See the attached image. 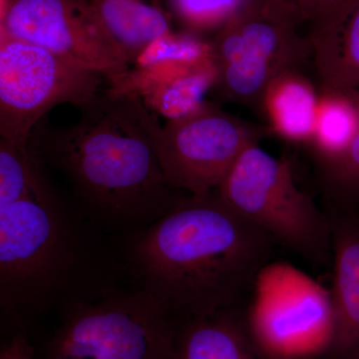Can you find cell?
<instances>
[{
    "mask_svg": "<svg viewBox=\"0 0 359 359\" xmlns=\"http://www.w3.org/2000/svg\"><path fill=\"white\" fill-rule=\"evenodd\" d=\"M0 29L102 74L108 82L131 66L89 0H1Z\"/></svg>",
    "mask_w": 359,
    "mask_h": 359,
    "instance_id": "cell-10",
    "label": "cell"
},
{
    "mask_svg": "<svg viewBox=\"0 0 359 359\" xmlns=\"http://www.w3.org/2000/svg\"><path fill=\"white\" fill-rule=\"evenodd\" d=\"M358 4L359 0H299V20L314 39L341 25Z\"/></svg>",
    "mask_w": 359,
    "mask_h": 359,
    "instance_id": "cell-21",
    "label": "cell"
},
{
    "mask_svg": "<svg viewBox=\"0 0 359 359\" xmlns=\"http://www.w3.org/2000/svg\"><path fill=\"white\" fill-rule=\"evenodd\" d=\"M299 23L294 14L245 1L210 42L221 96L262 112L271 82L313 58Z\"/></svg>",
    "mask_w": 359,
    "mask_h": 359,
    "instance_id": "cell-7",
    "label": "cell"
},
{
    "mask_svg": "<svg viewBox=\"0 0 359 359\" xmlns=\"http://www.w3.org/2000/svg\"><path fill=\"white\" fill-rule=\"evenodd\" d=\"M217 76L212 57L199 62L161 60L130 68L109 85L141 97L153 112L170 120L202 106L208 90L216 86Z\"/></svg>",
    "mask_w": 359,
    "mask_h": 359,
    "instance_id": "cell-11",
    "label": "cell"
},
{
    "mask_svg": "<svg viewBox=\"0 0 359 359\" xmlns=\"http://www.w3.org/2000/svg\"><path fill=\"white\" fill-rule=\"evenodd\" d=\"M275 245L214 191L189 195L120 250L132 289L181 320L238 309Z\"/></svg>",
    "mask_w": 359,
    "mask_h": 359,
    "instance_id": "cell-2",
    "label": "cell"
},
{
    "mask_svg": "<svg viewBox=\"0 0 359 359\" xmlns=\"http://www.w3.org/2000/svg\"><path fill=\"white\" fill-rule=\"evenodd\" d=\"M311 41L323 87L358 90L359 4L341 25Z\"/></svg>",
    "mask_w": 359,
    "mask_h": 359,
    "instance_id": "cell-16",
    "label": "cell"
},
{
    "mask_svg": "<svg viewBox=\"0 0 359 359\" xmlns=\"http://www.w3.org/2000/svg\"><path fill=\"white\" fill-rule=\"evenodd\" d=\"M266 130L204 103L198 109L168 120L156 140L168 183L190 196L214 192L245 149Z\"/></svg>",
    "mask_w": 359,
    "mask_h": 359,
    "instance_id": "cell-9",
    "label": "cell"
},
{
    "mask_svg": "<svg viewBox=\"0 0 359 359\" xmlns=\"http://www.w3.org/2000/svg\"><path fill=\"white\" fill-rule=\"evenodd\" d=\"M173 359H268L250 339L238 309L177 320Z\"/></svg>",
    "mask_w": 359,
    "mask_h": 359,
    "instance_id": "cell-13",
    "label": "cell"
},
{
    "mask_svg": "<svg viewBox=\"0 0 359 359\" xmlns=\"http://www.w3.org/2000/svg\"><path fill=\"white\" fill-rule=\"evenodd\" d=\"M130 65L153 42L174 32L161 0H89Z\"/></svg>",
    "mask_w": 359,
    "mask_h": 359,
    "instance_id": "cell-15",
    "label": "cell"
},
{
    "mask_svg": "<svg viewBox=\"0 0 359 359\" xmlns=\"http://www.w3.org/2000/svg\"><path fill=\"white\" fill-rule=\"evenodd\" d=\"M102 74L1 32L0 138L27 148L33 129L59 104L80 107L102 91Z\"/></svg>",
    "mask_w": 359,
    "mask_h": 359,
    "instance_id": "cell-8",
    "label": "cell"
},
{
    "mask_svg": "<svg viewBox=\"0 0 359 359\" xmlns=\"http://www.w3.org/2000/svg\"><path fill=\"white\" fill-rule=\"evenodd\" d=\"M219 198L241 217L316 266L332 264V221L299 189L292 167L254 144L223 183Z\"/></svg>",
    "mask_w": 359,
    "mask_h": 359,
    "instance_id": "cell-5",
    "label": "cell"
},
{
    "mask_svg": "<svg viewBox=\"0 0 359 359\" xmlns=\"http://www.w3.org/2000/svg\"><path fill=\"white\" fill-rule=\"evenodd\" d=\"M59 311L39 359H173L176 320L141 290H117Z\"/></svg>",
    "mask_w": 359,
    "mask_h": 359,
    "instance_id": "cell-4",
    "label": "cell"
},
{
    "mask_svg": "<svg viewBox=\"0 0 359 359\" xmlns=\"http://www.w3.org/2000/svg\"><path fill=\"white\" fill-rule=\"evenodd\" d=\"M42 173L43 167L29 148L0 138V207L25 197Z\"/></svg>",
    "mask_w": 359,
    "mask_h": 359,
    "instance_id": "cell-19",
    "label": "cell"
},
{
    "mask_svg": "<svg viewBox=\"0 0 359 359\" xmlns=\"http://www.w3.org/2000/svg\"><path fill=\"white\" fill-rule=\"evenodd\" d=\"M78 110L63 128L43 118L28 148L62 177L72 204L98 230L121 242L185 199L163 173L156 147L162 126L141 97L109 85Z\"/></svg>",
    "mask_w": 359,
    "mask_h": 359,
    "instance_id": "cell-1",
    "label": "cell"
},
{
    "mask_svg": "<svg viewBox=\"0 0 359 359\" xmlns=\"http://www.w3.org/2000/svg\"><path fill=\"white\" fill-rule=\"evenodd\" d=\"M247 1L259 4V6L271 7V8L278 9V11H285V13L294 14V15L299 18V0H247Z\"/></svg>",
    "mask_w": 359,
    "mask_h": 359,
    "instance_id": "cell-23",
    "label": "cell"
},
{
    "mask_svg": "<svg viewBox=\"0 0 359 359\" xmlns=\"http://www.w3.org/2000/svg\"><path fill=\"white\" fill-rule=\"evenodd\" d=\"M330 287L337 334L332 359H359V214L334 209Z\"/></svg>",
    "mask_w": 359,
    "mask_h": 359,
    "instance_id": "cell-12",
    "label": "cell"
},
{
    "mask_svg": "<svg viewBox=\"0 0 359 359\" xmlns=\"http://www.w3.org/2000/svg\"><path fill=\"white\" fill-rule=\"evenodd\" d=\"M247 0H170L182 22L195 32L221 30Z\"/></svg>",
    "mask_w": 359,
    "mask_h": 359,
    "instance_id": "cell-20",
    "label": "cell"
},
{
    "mask_svg": "<svg viewBox=\"0 0 359 359\" xmlns=\"http://www.w3.org/2000/svg\"><path fill=\"white\" fill-rule=\"evenodd\" d=\"M0 359H39L23 332H14L0 351Z\"/></svg>",
    "mask_w": 359,
    "mask_h": 359,
    "instance_id": "cell-22",
    "label": "cell"
},
{
    "mask_svg": "<svg viewBox=\"0 0 359 359\" xmlns=\"http://www.w3.org/2000/svg\"><path fill=\"white\" fill-rule=\"evenodd\" d=\"M245 325L268 359L328 355L337 334L330 290L287 262H269L259 271Z\"/></svg>",
    "mask_w": 359,
    "mask_h": 359,
    "instance_id": "cell-6",
    "label": "cell"
},
{
    "mask_svg": "<svg viewBox=\"0 0 359 359\" xmlns=\"http://www.w3.org/2000/svg\"><path fill=\"white\" fill-rule=\"evenodd\" d=\"M321 190L334 209H359V130L348 147L327 160L316 161Z\"/></svg>",
    "mask_w": 359,
    "mask_h": 359,
    "instance_id": "cell-18",
    "label": "cell"
},
{
    "mask_svg": "<svg viewBox=\"0 0 359 359\" xmlns=\"http://www.w3.org/2000/svg\"><path fill=\"white\" fill-rule=\"evenodd\" d=\"M106 233L61 199L46 170L25 197L0 207V306L23 325L52 309L119 290L122 259L103 245Z\"/></svg>",
    "mask_w": 359,
    "mask_h": 359,
    "instance_id": "cell-3",
    "label": "cell"
},
{
    "mask_svg": "<svg viewBox=\"0 0 359 359\" xmlns=\"http://www.w3.org/2000/svg\"><path fill=\"white\" fill-rule=\"evenodd\" d=\"M320 93L313 83L292 69L283 73L266 89L262 113L269 130L292 143L309 144L318 118Z\"/></svg>",
    "mask_w": 359,
    "mask_h": 359,
    "instance_id": "cell-14",
    "label": "cell"
},
{
    "mask_svg": "<svg viewBox=\"0 0 359 359\" xmlns=\"http://www.w3.org/2000/svg\"><path fill=\"white\" fill-rule=\"evenodd\" d=\"M359 130V89L325 88L320 93L318 118L311 141L316 161L344 152Z\"/></svg>",
    "mask_w": 359,
    "mask_h": 359,
    "instance_id": "cell-17",
    "label": "cell"
}]
</instances>
